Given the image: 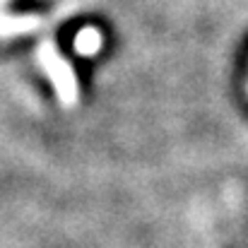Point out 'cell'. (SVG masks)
Segmentation results:
<instances>
[{
	"label": "cell",
	"instance_id": "7a4b0ae2",
	"mask_svg": "<svg viewBox=\"0 0 248 248\" xmlns=\"http://www.w3.org/2000/svg\"><path fill=\"white\" fill-rule=\"evenodd\" d=\"M5 2L7 0H0V39L29 34V31H34L39 27V17H34V15H24V17L7 15L5 12Z\"/></svg>",
	"mask_w": 248,
	"mask_h": 248
},
{
	"label": "cell",
	"instance_id": "6da1fadb",
	"mask_svg": "<svg viewBox=\"0 0 248 248\" xmlns=\"http://www.w3.org/2000/svg\"><path fill=\"white\" fill-rule=\"evenodd\" d=\"M36 58L44 68V73L48 75V80L53 82V89L61 99L63 106H73L78 101V80L75 73L70 68V63L56 51L53 41H44L36 51Z\"/></svg>",
	"mask_w": 248,
	"mask_h": 248
},
{
	"label": "cell",
	"instance_id": "3957f363",
	"mask_svg": "<svg viewBox=\"0 0 248 248\" xmlns=\"http://www.w3.org/2000/svg\"><path fill=\"white\" fill-rule=\"evenodd\" d=\"M104 46V36L96 27H84L82 31L75 36V51L82 53V56H94L99 53Z\"/></svg>",
	"mask_w": 248,
	"mask_h": 248
}]
</instances>
